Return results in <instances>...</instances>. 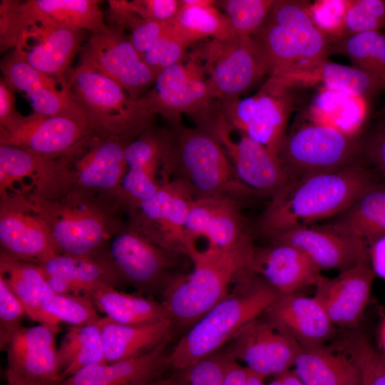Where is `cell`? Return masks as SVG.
<instances>
[{
    "instance_id": "6da1fadb",
    "label": "cell",
    "mask_w": 385,
    "mask_h": 385,
    "mask_svg": "<svg viewBox=\"0 0 385 385\" xmlns=\"http://www.w3.org/2000/svg\"><path fill=\"white\" fill-rule=\"evenodd\" d=\"M371 184L369 173L354 165L291 180L271 197L257 220L258 230L271 239L340 215Z\"/></svg>"
},
{
    "instance_id": "7a4b0ae2",
    "label": "cell",
    "mask_w": 385,
    "mask_h": 385,
    "mask_svg": "<svg viewBox=\"0 0 385 385\" xmlns=\"http://www.w3.org/2000/svg\"><path fill=\"white\" fill-rule=\"evenodd\" d=\"M162 138V182L183 181L194 199L222 197L240 203L254 196L239 180L226 151L210 131L185 126L177 120L169 121Z\"/></svg>"
},
{
    "instance_id": "3957f363",
    "label": "cell",
    "mask_w": 385,
    "mask_h": 385,
    "mask_svg": "<svg viewBox=\"0 0 385 385\" xmlns=\"http://www.w3.org/2000/svg\"><path fill=\"white\" fill-rule=\"evenodd\" d=\"M252 37L267 73L289 86L302 83L332 53L329 39L315 25L302 1H275L267 20Z\"/></svg>"
},
{
    "instance_id": "277c9868",
    "label": "cell",
    "mask_w": 385,
    "mask_h": 385,
    "mask_svg": "<svg viewBox=\"0 0 385 385\" xmlns=\"http://www.w3.org/2000/svg\"><path fill=\"white\" fill-rule=\"evenodd\" d=\"M24 195L45 221L58 254L101 257L126 221L116 197L82 192H69L53 199Z\"/></svg>"
},
{
    "instance_id": "5b68a950",
    "label": "cell",
    "mask_w": 385,
    "mask_h": 385,
    "mask_svg": "<svg viewBox=\"0 0 385 385\" xmlns=\"http://www.w3.org/2000/svg\"><path fill=\"white\" fill-rule=\"evenodd\" d=\"M232 292L186 332L168 354V366L183 369L217 351L247 323L260 317L280 294L260 276L245 272Z\"/></svg>"
},
{
    "instance_id": "8992f818",
    "label": "cell",
    "mask_w": 385,
    "mask_h": 385,
    "mask_svg": "<svg viewBox=\"0 0 385 385\" xmlns=\"http://www.w3.org/2000/svg\"><path fill=\"white\" fill-rule=\"evenodd\" d=\"M187 256L192 271L168 282L161 303L173 327L189 329L229 294L231 283L250 272V260L210 245L192 247Z\"/></svg>"
},
{
    "instance_id": "52a82bcc",
    "label": "cell",
    "mask_w": 385,
    "mask_h": 385,
    "mask_svg": "<svg viewBox=\"0 0 385 385\" xmlns=\"http://www.w3.org/2000/svg\"><path fill=\"white\" fill-rule=\"evenodd\" d=\"M66 81L96 137L133 140L151 126L157 115L148 93L134 99L96 71L78 65L68 72Z\"/></svg>"
},
{
    "instance_id": "ba28073f",
    "label": "cell",
    "mask_w": 385,
    "mask_h": 385,
    "mask_svg": "<svg viewBox=\"0 0 385 385\" xmlns=\"http://www.w3.org/2000/svg\"><path fill=\"white\" fill-rule=\"evenodd\" d=\"M148 94L156 114L168 121L192 116L197 127L211 131L222 114L220 103L213 96L200 58L193 53L161 71Z\"/></svg>"
},
{
    "instance_id": "9c48e42d",
    "label": "cell",
    "mask_w": 385,
    "mask_h": 385,
    "mask_svg": "<svg viewBox=\"0 0 385 385\" xmlns=\"http://www.w3.org/2000/svg\"><path fill=\"white\" fill-rule=\"evenodd\" d=\"M130 141L90 136L57 158L61 195L82 192L116 197L127 170L125 150Z\"/></svg>"
},
{
    "instance_id": "30bf717a",
    "label": "cell",
    "mask_w": 385,
    "mask_h": 385,
    "mask_svg": "<svg viewBox=\"0 0 385 385\" xmlns=\"http://www.w3.org/2000/svg\"><path fill=\"white\" fill-rule=\"evenodd\" d=\"M193 53L200 58L210 91L220 103L239 98L267 73L260 51L250 36L211 38Z\"/></svg>"
},
{
    "instance_id": "8fae6325",
    "label": "cell",
    "mask_w": 385,
    "mask_h": 385,
    "mask_svg": "<svg viewBox=\"0 0 385 385\" xmlns=\"http://www.w3.org/2000/svg\"><path fill=\"white\" fill-rule=\"evenodd\" d=\"M357 150L354 136L313 123L285 135L278 157L293 180L352 165Z\"/></svg>"
},
{
    "instance_id": "7c38bea8",
    "label": "cell",
    "mask_w": 385,
    "mask_h": 385,
    "mask_svg": "<svg viewBox=\"0 0 385 385\" xmlns=\"http://www.w3.org/2000/svg\"><path fill=\"white\" fill-rule=\"evenodd\" d=\"M79 53V66L112 79L134 99L145 96L156 79L123 29L113 24L91 34Z\"/></svg>"
},
{
    "instance_id": "4fadbf2b",
    "label": "cell",
    "mask_w": 385,
    "mask_h": 385,
    "mask_svg": "<svg viewBox=\"0 0 385 385\" xmlns=\"http://www.w3.org/2000/svg\"><path fill=\"white\" fill-rule=\"evenodd\" d=\"M177 254L158 246L127 221L110 240L104 256L121 284L140 292L163 289L174 277L171 270Z\"/></svg>"
},
{
    "instance_id": "5bb4252c",
    "label": "cell",
    "mask_w": 385,
    "mask_h": 385,
    "mask_svg": "<svg viewBox=\"0 0 385 385\" xmlns=\"http://www.w3.org/2000/svg\"><path fill=\"white\" fill-rule=\"evenodd\" d=\"M290 86L270 77L255 96L220 103L222 115L232 128L278 155L292 106Z\"/></svg>"
},
{
    "instance_id": "9a60e30c",
    "label": "cell",
    "mask_w": 385,
    "mask_h": 385,
    "mask_svg": "<svg viewBox=\"0 0 385 385\" xmlns=\"http://www.w3.org/2000/svg\"><path fill=\"white\" fill-rule=\"evenodd\" d=\"M194 197L183 181L164 180L158 192L127 216V222L162 248L187 256L186 222Z\"/></svg>"
},
{
    "instance_id": "2e32d148",
    "label": "cell",
    "mask_w": 385,
    "mask_h": 385,
    "mask_svg": "<svg viewBox=\"0 0 385 385\" xmlns=\"http://www.w3.org/2000/svg\"><path fill=\"white\" fill-rule=\"evenodd\" d=\"M186 232L188 250L203 237L208 245L252 260L255 249L252 232L235 200L222 197L195 199L188 213Z\"/></svg>"
},
{
    "instance_id": "e0dca14e",
    "label": "cell",
    "mask_w": 385,
    "mask_h": 385,
    "mask_svg": "<svg viewBox=\"0 0 385 385\" xmlns=\"http://www.w3.org/2000/svg\"><path fill=\"white\" fill-rule=\"evenodd\" d=\"M300 346L274 322L257 317L231 339L225 353L263 377L279 375L293 366Z\"/></svg>"
},
{
    "instance_id": "ac0fdd59",
    "label": "cell",
    "mask_w": 385,
    "mask_h": 385,
    "mask_svg": "<svg viewBox=\"0 0 385 385\" xmlns=\"http://www.w3.org/2000/svg\"><path fill=\"white\" fill-rule=\"evenodd\" d=\"M0 245L11 257L35 264L58 254L45 221L24 195L0 197Z\"/></svg>"
},
{
    "instance_id": "d6986e66",
    "label": "cell",
    "mask_w": 385,
    "mask_h": 385,
    "mask_svg": "<svg viewBox=\"0 0 385 385\" xmlns=\"http://www.w3.org/2000/svg\"><path fill=\"white\" fill-rule=\"evenodd\" d=\"M231 129L222 115L212 133L226 151L241 183L254 196L272 197L291 180L278 155L243 133L237 141L233 140Z\"/></svg>"
},
{
    "instance_id": "ffe728a7",
    "label": "cell",
    "mask_w": 385,
    "mask_h": 385,
    "mask_svg": "<svg viewBox=\"0 0 385 385\" xmlns=\"http://www.w3.org/2000/svg\"><path fill=\"white\" fill-rule=\"evenodd\" d=\"M83 30L37 21L23 30L14 51L32 67L62 83L71 69V61L83 45Z\"/></svg>"
},
{
    "instance_id": "44dd1931",
    "label": "cell",
    "mask_w": 385,
    "mask_h": 385,
    "mask_svg": "<svg viewBox=\"0 0 385 385\" xmlns=\"http://www.w3.org/2000/svg\"><path fill=\"white\" fill-rule=\"evenodd\" d=\"M58 326L40 324L20 327L11 336L7 354L6 379L59 384L56 337Z\"/></svg>"
},
{
    "instance_id": "7402d4cb",
    "label": "cell",
    "mask_w": 385,
    "mask_h": 385,
    "mask_svg": "<svg viewBox=\"0 0 385 385\" xmlns=\"http://www.w3.org/2000/svg\"><path fill=\"white\" fill-rule=\"evenodd\" d=\"M3 78L29 98L34 113L43 116H67L86 125V115L66 81L58 80L32 67L14 51L1 62Z\"/></svg>"
},
{
    "instance_id": "603a6c76",
    "label": "cell",
    "mask_w": 385,
    "mask_h": 385,
    "mask_svg": "<svg viewBox=\"0 0 385 385\" xmlns=\"http://www.w3.org/2000/svg\"><path fill=\"white\" fill-rule=\"evenodd\" d=\"M125 159L127 170L116 198L127 216L161 187L162 130L150 126L143 131L127 145Z\"/></svg>"
},
{
    "instance_id": "cb8c5ba5",
    "label": "cell",
    "mask_w": 385,
    "mask_h": 385,
    "mask_svg": "<svg viewBox=\"0 0 385 385\" xmlns=\"http://www.w3.org/2000/svg\"><path fill=\"white\" fill-rule=\"evenodd\" d=\"M90 136L88 126L67 116H43L34 113L15 128L0 131V145L17 147L50 158L68 153Z\"/></svg>"
},
{
    "instance_id": "d4e9b609",
    "label": "cell",
    "mask_w": 385,
    "mask_h": 385,
    "mask_svg": "<svg viewBox=\"0 0 385 385\" xmlns=\"http://www.w3.org/2000/svg\"><path fill=\"white\" fill-rule=\"evenodd\" d=\"M4 13L7 28L17 41L28 25L37 21H50L91 34L106 26L97 0H6Z\"/></svg>"
},
{
    "instance_id": "484cf974",
    "label": "cell",
    "mask_w": 385,
    "mask_h": 385,
    "mask_svg": "<svg viewBox=\"0 0 385 385\" xmlns=\"http://www.w3.org/2000/svg\"><path fill=\"white\" fill-rule=\"evenodd\" d=\"M374 274L370 260H366L335 277L322 275L314 297L334 325L354 328L369 302Z\"/></svg>"
},
{
    "instance_id": "4316f807",
    "label": "cell",
    "mask_w": 385,
    "mask_h": 385,
    "mask_svg": "<svg viewBox=\"0 0 385 385\" xmlns=\"http://www.w3.org/2000/svg\"><path fill=\"white\" fill-rule=\"evenodd\" d=\"M60 192L57 158H46L17 147L0 145V197L31 195L52 199Z\"/></svg>"
},
{
    "instance_id": "83f0119b",
    "label": "cell",
    "mask_w": 385,
    "mask_h": 385,
    "mask_svg": "<svg viewBox=\"0 0 385 385\" xmlns=\"http://www.w3.org/2000/svg\"><path fill=\"white\" fill-rule=\"evenodd\" d=\"M272 243L291 245L304 254L321 271L342 272L370 260L365 242L339 235L329 228L304 226L287 230L271 239Z\"/></svg>"
},
{
    "instance_id": "f1b7e54d",
    "label": "cell",
    "mask_w": 385,
    "mask_h": 385,
    "mask_svg": "<svg viewBox=\"0 0 385 385\" xmlns=\"http://www.w3.org/2000/svg\"><path fill=\"white\" fill-rule=\"evenodd\" d=\"M321 270L301 251L284 243L255 249L250 272L265 279L280 294L315 285Z\"/></svg>"
},
{
    "instance_id": "f546056e",
    "label": "cell",
    "mask_w": 385,
    "mask_h": 385,
    "mask_svg": "<svg viewBox=\"0 0 385 385\" xmlns=\"http://www.w3.org/2000/svg\"><path fill=\"white\" fill-rule=\"evenodd\" d=\"M265 314L300 346H323L334 332V324L314 297L280 294Z\"/></svg>"
},
{
    "instance_id": "4dcf8cb0",
    "label": "cell",
    "mask_w": 385,
    "mask_h": 385,
    "mask_svg": "<svg viewBox=\"0 0 385 385\" xmlns=\"http://www.w3.org/2000/svg\"><path fill=\"white\" fill-rule=\"evenodd\" d=\"M168 344L136 357L87 366L59 385H143L160 379L168 366Z\"/></svg>"
},
{
    "instance_id": "1f68e13d",
    "label": "cell",
    "mask_w": 385,
    "mask_h": 385,
    "mask_svg": "<svg viewBox=\"0 0 385 385\" xmlns=\"http://www.w3.org/2000/svg\"><path fill=\"white\" fill-rule=\"evenodd\" d=\"M106 362L111 363L148 353L169 342L174 329L170 320L145 324H123L104 317L100 319Z\"/></svg>"
},
{
    "instance_id": "d6a6232c",
    "label": "cell",
    "mask_w": 385,
    "mask_h": 385,
    "mask_svg": "<svg viewBox=\"0 0 385 385\" xmlns=\"http://www.w3.org/2000/svg\"><path fill=\"white\" fill-rule=\"evenodd\" d=\"M326 227L368 245L385 236V185H370L336 220Z\"/></svg>"
},
{
    "instance_id": "836d02e7",
    "label": "cell",
    "mask_w": 385,
    "mask_h": 385,
    "mask_svg": "<svg viewBox=\"0 0 385 385\" xmlns=\"http://www.w3.org/2000/svg\"><path fill=\"white\" fill-rule=\"evenodd\" d=\"M292 367L304 385H361L359 371L353 360L324 345L300 346Z\"/></svg>"
},
{
    "instance_id": "e575fe53",
    "label": "cell",
    "mask_w": 385,
    "mask_h": 385,
    "mask_svg": "<svg viewBox=\"0 0 385 385\" xmlns=\"http://www.w3.org/2000/svg\"><path fill=\"white\" fill-rule=\"evenodd\" d=\"M0 275L23 304L26 315L39 324H50L43 307L55 294L37 264L1 251Z\"/></svg>"
},
{
    "instance_id": "d590c367",
    "label": "cell",
    "mask_w": 385,
    "mask_h": 385,
    "mask_svg": "<svg viewBox=\"0 0 385 385\" xmlns=\"http://www.w3.org/2000/svg\"><path fill=\"white\" fill-rule=\"evenodd\" d=\"M106 317L123 324H145L170 320L161 302L106 286L86 294Z\"/></svg>"
},
{
    "instance_id": "8d00e7d4",
    "label": "cell",
    "mask_w": 385,
    "mask_h": 385,
    "mask_svg": "<svg viewBox=\"0 0 385 385\" xmlns=\"http://www.w3.org/2000/svg\"><path fill=\"white\" fill-rule=\"evenodd\" d=\"M37 265L44 273L67 279L83 294L103 287H115L121 284L104 255L78 257L57 254Z\"/></svg>"
},
{
    "instance_id": "74e56055",
    "label": "cell",
    "mask_w": 385,
    "mask_h": 385,
    "mask_svg": "<svg viewBox=\"0 0 385 385\" xmlns=\"http://www.w3.org/2000/svg\"><path fill=\"white\" fill-rule=\"evenodd\" d=\"M104 363H106V359L100 320L71 327L63 336L57 350V364L61 382L87 366Z\"/></svg>"
},
{
    "instance_id": "f35d334b",
    "label": "cell",
    "mask_w": 385,
    "mask_h": 385,
    "mask_svg": "<svg viewBox=\"0 0 385 385\" xmlns=\"http://www.w3.org/2000/svg\"><path fill=\"white\" fill-rule=\"evenodd\" d=\"M213 0H180L172 21L176 32L190 45L205 37L224 39L234 34L225 15Z\"/></svg>"
},
{
    "instance_id": "ab89813d",
    "label": "cell",
    "mask_w": 385,
    "mask_h": 385,
    "mask_svg": "<svg viewBox=\"0 0 385 385\" xmlns=\"http://www.w3.org/2000/svg\"><path fill=\"white\" fill-rule=\"evenodd\" d=\"M314 123L354 136L366 115V100L322 88L312 106Z\"/></svg>"
},
{
    "instance_id": "60d3db41",
    "label": "cell",
    "mask_w": 385,
    "mask_h": 385,
    "mask_svg": "<svg viewBox=\"0 0 385 385\" xmlns=\"http://www.w3.org/2000/svg\"><path fill=\"white\" fill-rule=\"evenodd\" d=\"M321 82L327 89L365 100L385 88L371 73L356 66L324 61L302 83Z\"/></svg>"
},
{
    "instance_id": "b9f144b4",
    "label": "cell",
    "mask_w": 385,
    "mask_h": 385,
    "mask_svg": "<svg viewBox=\"0 0 385 385\" xmlns=\"http://www.w3.org/2000/svg\"><path fill=\"white\" fill-rule=\"evenodd\" d=\"M332 52L345 56L354 66L371 73L385 85V34L380 31L346 35L332 46Z\"/></svg>"
},
{
    "instance_id": "7bdbcfd3",
    "label": "cell",
    "mask_w": 385,
    "mask_h": 385,
    "mask_svg": "<svg viewBox=\"0 0 385 385\" xmlns=\"http://www.w3.org/2000/svg\"><path fill=\"white\" fill-rule=\"evenodd\" d=\"M51 325L60 322L71 327L98 322L101 317L92 299L83 294H55L43 307Z\"/></svg>"
},
{
    "instance_id": "ee69618b",
    "label": "cell",
    "mask_w": 385,
    "mask_h": 385,
    "mask_svg": "<svg viewBox=\"0 0 385 385\" xmlns=\"http://www.w3.org/2000/svg\"><path fill=\"white\" fill-rule=\"evenodd\" d=\"M235 35H254L271 11L274 0H223L217 1Z\"/></svg>"
},
{
    "instance_id": "f6af8a7d",
    "label": "cell",
    "mask_w": 385,
    "mask_h": 385,
    "mask_svg": "<svg viewBox=\"0 0 385 385\" xmlns=\"http://www.w3.org/2000/svg\"><path fill=\"white\" fill-rule=\"evenodd\" d=\"M344 349L356 365L361 385H385V357L359 333L349 335Z\"/></svg>"
},
{
    "instance_id": "bcb514c9",
    "label": "cell",
    "mask_w": 385,
    "mask_h": 385,
    "mask_svg": "<svg viewBox=\"0 0 385 385\" xmlns=\"http://www.w3.org/2000/svg\"><path fill=\"white\" fill-rule=\"evenodd\" d=\"M344 26L345 36L380 31L385 26V1H348Z\"/></svg>"
},
{
    "instance_id": "7dc6e473",
    "label": "cell",
    "mask_w": 385,
    "mask_h": 385,
    "mask_svg": "<svg viewBox=\"0 0 385 385\" xmlns=\"http://www.w3.org/2000/svg\"><path fill=\"white\" fill-rule=\"evenodd\" d=\"M190 46L171 22L169 30L145 52L143 60L157 77L165 68L181 61Z\"/></svg>"
},
{
    "instance_id": "c3c4849f",
    "label": "cell",
    "mask_w": 385,
    "mask_h": 385,
    "mask_svg": "<svg viewBox=\"0 0 385 385\" xmlns=\"http://www.w3.org/2000/svg\"><path fill=\"white\" fill-rule=\"evenodd\" d=\"M348 1L322 0L308 6L309 14L317 28L329 39L338 41L346 35L344 19Z\"/></svg>"
},
{
    "instance_id": "681fc988",
    "label": "cell",
    "mask_w": 385,
    "mask_h": 385,
    "mask_svg": "<svg viewBox=\"0 0 385 385\" xmlns=\"http://www.w3.org/2000/svg\"><path fill=\"white\" fill-rule=\"evenodd\" d=\"M225 354L215 353L196 363L176 371L174 385H222Z\"/></svg>"
},
{
    "instance_id": "f907efd6",
    "label": "cell",
    "mask_w": 385,
    "mask_h": 385,
    "mask_svg": "<svg viewBox=\"0 0 385 385\" xmlns=\"http://www.w3.org/2000/svg\"><path fill=\"white\" fill-rule=\"evenodd\" d=\"M25 309L0 275V348L4 350L13 333L21 325Z\"/></svg>"
},
{
    "instance_id": "816d5d0a",
    "label": "cell",
    "mask_w": 385,
    "mask_h": 385,
    "mask_svg": "<svg viewBox=\"0 0 385 385\" xmlns=\"http://www.w3.org/2000/svg\"><path fill=\"white\" fill-rule=\"evenodd\" d=\"M130 8L140 17L160 22H171L180 6L178 0L128 1Z\"/></svg>"
},
{
    "instance_id": "f5cc1de1",
    "label": "cell",
    "mask_w": 385,
    "mask_h": 385,
    "mask_svg": "<svg viewBox=\"0 0 385 385\" xmlns=\"http://www.w3.org/2000/svg\"><path fill=\"white\" fill-rule=\"evenodd\" d=\"M14 90L3 78L0 79V131H9L24 120L16 109Z\"/></svg>"
},
{
    "instance_id": "db71d44e",
    "label": "cell",
    "mask_w": 385,
    "mask_h": 385,
    "mask_svg": "<svg viewBox=\"0 0 385 385\" xmlns=\"http://www.w3.org/2000/svg\"><path fill=\"white\" fill-rule=\"evenodd\" d=\"M225 354V353H224ZM249 369L225 354L222 385H246Z\"/></svg>"
},
{
    "instance_id": "11a10c76",
    "label": "cell",
    "mask_w": 385,
    "mask_h": 385,
    "mask_svg": "<svg viewBox=\"0 0 385 385\" xmlns=\"http://www.w3.org/2000/svg\"><path fill=\"white\" fill-rule=\"evenodd\" d=\"M369 257L374 274L385 279V236L375 240L370 244Z\"/></svg>"
},
{
    "instance_id": "9f6ffc18",
    "label": "cell",
    "mask_w": 385,
    "mask_h": 385,
    "mask_svg": "<svg viewBox=\"0 0 385 385\" xmlns=\"http://www.w3.org/2000/svg\"><path fill=\"white\" fill-rule=\"evenodd\" d=\"M369 158L385 173V133L376 137L368 145Z\"/></svg>"
},
{
    "instance_id": "6f0895ef",
    "label": "cell",
    "mask_w": 385,
    "mask_h": 385,
    "mask_svg": "<svg viewBox=\"0 0 385 385\" xmlns=\"http://www.w3.org/2000/svg\"><path fill=\"white\" fill-rule=\"evenodd\" d=\"M267 385H304L293 370L289 369L279 375Z\"/></svg>"
},
{
    "instance_id": "680465c9",
    "label": "cell",
    "mask_w": 385,
    "mask_h": 385,
    "mask_svg": "<svg viewBox=\"0 0 385 385\" xmlns=\"http://www.w3.org/2000/svg\"><path fill=\"white\" fill-rule=\"evenodd\" d=\"M6 385H59L57 384L36 382L16 379H6Z\"/></svg>"
},
{
    "instance_id": "91938a15",
    "label": "cell",
    "mask_w": 385,
    "mask_h": 385,
    "mask_svg": "<svg viewBox=\"0 0 385 385\" xmlns=\"http://www.w3.org/2000/svg\"><path fill=\"white\" fill-rule=\"evenodd\" d=\"M264 378L249 369V374L246 385H265Z\"/></svg>"
},
{
    "instance_id": "94428289",
    "label": "cell",
    "mask_w": 385,
    "mask_h": 385,
    "mask_svg": "<svg viewBox=\"0 0 385 385\" xmlns=\"http://www.w3.org/2000/svg\"><path fill=\"white\" fill-rule=\"evenodd\" d=\"M143 385H174L172 379H158L150 382H148Z\"/></svg>"
},
{
    "instance_id": "6125c7cd",
    "label": "cell",
    "mask_w": 385,
    "mask_h": 385,
    "mask_svg": "<svg viewBox=\"0 0 385 385\" xmlns=\"http://www.w3.org/2000/svg\"><path fill=\"white\" fill-rule=\"evenodd\" d=\"M381 343L384 346V349L385 350V321L383 323L381 331Z\"/></svg>"
}]
</instances>
